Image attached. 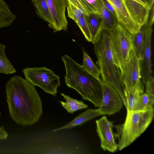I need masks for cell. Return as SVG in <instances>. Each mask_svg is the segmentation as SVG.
<instances>
[{"label": "cell", "instance_id": "cell-1", "mask_svg": "<svg viewBox=\"0 0 154 154\" xmlns=\"http://www.w3.org/2000/svg\"><path fill=\"white\" fill-rule=\"evenodd\" d=\"M10 115L16 123L29 125L38 122L42 112V102L35 86L20 75L6 84Z\"/></svg>", "mask_w": 154, "mask_h": 154}, {"label": "cell", "instance_id": "cell-2", "mask_svg": "<svg viewBox=\"0 0 154 154\" xmlns=\"http://www.w3.org/2000/svg\"><path fill=\"white\" fill-rule=\"evenodd\" d=\"M61 59L65 67L66 85L77 91L83 99L99 107L103 96L101 79L96 78L67 55H63Z\"/></svg>", "mask_w": 154, "mask_h": 154}, {"label": "cell", "instance_id": "cell-3", "mask_svg": "<svg viewBox=\"0 0 154 154\" xmlns=\"http://www.w3.org/2000/svg\"><path fill=\"white\" fill-rule=\"evenodd\" d=\"M93 44L102 80L117 91L126 108L125 87L123 83L121 72L118 66L112 49L110 32L102 29Z\"/></svg>", "mask_w": 154, "mask_h": 154}, {"label": "cell", "instance_id": "cell-4", "mask_svg": "<svg viewBox=\"0 0 154 154\" xmlns=\"http://www.w3.org/2000/svg\"><path fill=\"white\" fill-rule=\"evenodd\" d=\"M154 116V108L127 111L125 122L115 126L119 150L131 144L146 130L152 122Z\"/></svg>", "mask_w": 154, "mask_h": 154}, {"label": "cell", "instance_id": "cell-5", "mask_svg": "<svg viewBox=\"0 0 154 154\" xmlns=\"http://www.w3.org/2000/svg\"><path fill=\"white\" fill-rule=\"evenodd\" d=\"M110 37L114 56L122 76L130 51L133 48L132 35L118 23L110 32Z\"/></svg>", "mask_w": 154, "mask_h": 154}, {"label": "cell", "instance_id": "cell-6", "mask_svg": "<svg viewBox=\"0 0 154 154\" xmlns=\"http://www.w3.org/2000/svg\"><path fill=\"white\" fill-rule=\"evenodd\" d=\"M22 71L25 79L32 84L39 87L46 93L56 96L60 85V78L51 69L44 66L27 67Z\"/></svg>", "mask_w": 154, "mask_h": 154}, {"label": "cell", "instance_id": "cell-7", "mask_svg": "<svg viewBox=\"0 0 154 154\" xmlns=\"http://www.w3.org/2000/svg\"><path fill=\"white\" fill-rule=\"evenodd\" d=\"M103 92L102 102L98 109L103 115H110L119 112L122 108V100L117 91L101 80Z\"/></svg>", "mask_w": 154, "mask_h": 154}, {"label": "cell", "instance_id": "cell-8", "mask_svg": "<svg viewBox=\"0 0 154 154\" xmlns=\"http://www.w3.org/2000/svg\"><path fill=\"white\" fill-rule=\"evenodd\" d=\"M122 78L125 89L128 91L134 89L141 81L140 60L133 48L130 51Z\"/></svg>", "mask_w": 154, "mask_h": 154}, {"label": "cell", "instance_id": "cell-9", "mask_svg": "<svg viewBox=\"0 0 154 154\" xmlns=\"http://www.w3.org/2000/svg\"><path fill=\"white\" fill-rule=\"evenodd\" d=\"M96 131L100 137L101 147L104 150L111 152H116L118 149V144L116 141V136L112 128V123L103 116L96 121Z\"/></svg>", "mask_w": 154, "mask_h": 154}, {"label": "cell", "instance_id": "cell-10", "mask_svg": "<svg viewBox=\"0 0 154 154\" xmlns=\"http://www.w3.org/2000/svg\"><path fill=\"white\" fill-rule=\"evenodd\" d=\"M51 14V27L54 32L66 30L68 21L65 14L67 0H46Z\"/></svg>", "mask_w": 154, "mask_h": 154}, {"label": "cell", "instance_id": "cell-11", "mask_svg": "<svg viewBox=\"0 0 154 154\" xmlns=\"http://www.w3.org/2000/svg\"><path fill=\"white\" fill-rule=\"evenodd\" d=\"M114 8L118 23L132 35L137 33L140 27L129 13L124 0H107Z\"/></svg>", "mask_w": 154, "mask_h": 154}, {"label": "cell", "instance_id": "cell-12", "mask_svg": "<svg viewBox=\"0 0 154 154\" xmlns=\"http://www.w3.org/2000/svg\"><path fill=\"white\" fill-rule=\"evenodd\" d=\"M152 27H147L145 32L142 58L140 61L141 78L143 83L151 78V61Z\"/></svg>", "mask_w": 154, "mask_h": 154}, {"label": "cell", "instance_id": "cell-13", "mask_svg": "<svg viewBox=\"0 0 154 154\" xmlns=\"http://www.w3.org/2000/svg\"><path fill=\"white\" fill-rule=\"evenodd\" d=\"M130 15L138 25L140 27L147 23L150 9L133 0H124Z\"/></svg>", "mask_w": 154, "mask_h": 154}, {"label": "cell", "instance_id": "cell-14", "mask_svg": "<svg viewBox=\"0 0 154 154\" xmlns=\"http://www.w3.org/2000/svg\"><path fill=\"white\" fill-rule=\"evenodd\" d=\"M101 115H103V114L98 109H88L79 115L67 124L53 130V131L55 132L63 129L71 128L77 126H81L85 122Z\"/></svg>", "mask_w": 154, "mask_h": 154}, {"label": "cell", "instance_id": "cell-15", "mask_svg": "<svg viewBox=\"0 0 154 154\" xmlns=\"http://www.w3.org/2000/svg\"><path fill=\"white\" fill-rule=\"evenodd\" d=\"M96 4L101 20L100 28L111 32L118 23L116 18L105 8L102 0H97Z\"/></svg>", "mask_w": 154, "mask_h": 154}, {"label": "cell", "instance_id": "cell-16", "mask_svg": "<svg viewBox=\"0 0 154 154\" xmlns=\"http://www.w3.org/2000/svg\"><path fill=\"white\" fill-rule=\"evenodd\" d=\"M144 93V86L141 81L134 89L128 91L125 89V94L126 98L127 111L133 110L139 97Z\"/></svg>", "mask_w": 154, "mask_h": 154}, {"label": "cell", "instance_id": "cell-17", "mask_svg": "<svg viewBox=\"0 0 154 154\" xmlns=\"http://www.w3.org/2000/svg\"><path fill=\"white\" fill-rule=\"evenodd\" d=\"M4 0H0V28L10 26L17 18Z\"/></svg>", "mask_w": 154, "mask_h": 154}, {"label": "cell", "instance_id": "cell-18", "mask_svg": "<svg viewBox=\"0 0 154 154\" xmlns=\"http://www.w3.org/2000/svg\"><path fill=\"white\" fill-rule=\"evenodd\" d=\"M147 23L141 26L138 31L132 35L133 47L140 61L142 58L145 34L147 28Z\"/></svg>", "mask_w": 154, "mask_h": 154}, {"label": "cell", "instance_id": "cell-19", "mask_svg": "<svg viewBox=\"0 0 154 154\" xmlns=\"http://www.w3.org/2000/svg\"><path fill=\"white\" fill-rule=\"evenodd\" d=\"M61 95L65 100L66 101L60 100V102L62 107L69 113L72 114L75 112L86 109L88 107V105L82 100L73 99L63 93H61Z\"/></svg>", "mask_w": 154, "mask_h": 154}, {"label": "cell", "instance_id": "cell-20", "mask_svg": "<svg viewBox=\"0 0 154 154\" xmlns=\"http://www.w3.org/2000/svg\"><path fill=\"white\" fill-rule=\"evenodd\" d=\"M37 14L48 23L51 28L52 19L46 0H31Z\"/></svg>", "mask_w": 154, "mask_h": 154}, {"label": "cell", "instance_id": "cell-21", "mask_svg": "<svg viewBox=\"0 0 154 154\" xmlns=\"http://www.w3.org/2000/svg\"><path fill=\"white\" fill-rule=\"evenodd\" d=\"M5 45L0 44V73L5 74H13L16 70L6 56Z\"/></svg>", "mask_w": 154, "mask_h": 154}, {"label": "cell", "instance_id": "cell-22", "mask_svg": "<svg viewBox=\"0 0 154 154\" xmlns=\"http://www.w3.org/2000/svg\"><path fill=\"white\" fill-rule=\"evenodd\" d=\"M88 16L91 35V42L93 43L101 31L99 30L101 20L99 15L93 12L89 13Z\"/></svg>", "mask_w": 154, "mask_h": 154}, {"label": "cell", "instance_id": "cell-23", "mask_svg": "<svg viewBox=\"0 0 154 154\" xmlns=\"http://www.w3.org/2000/svg\"><path fill=\"white\" fill-rule=\"evenodd\" d=\"M83 61L82 66L96 78L100 80V69L95 65L84 50H83Z\"/></svg>", "mask_w": 154, "mask_h": 154}, {"label": "cell", "instance_id": "cell-24", "mask_svg": "<svg viewBox=\"0 0 154 154\" xmlns=\"http://www.w3.org/2000/svg\"><path fill=\"white\" fill-rule=\"evenodd\" d=\"M154 104V96L144 93L139 97L133 110H144L153 108Z\"/></svg>", "mask_w": 154, "mask_h": 154}, {"label": "cell", "instance_id": "cell-25", "mask_svg": "<svg viewBox=\"0 0 154 154\" xmlns=\"http://www.w3.org/2000/svg\"><path fill=\"white\" fill-rule=\"evenodd\" d=\"M88 15L84 14L79 18L76 23L88 42H91L92 38L90 28Z\"/></svg>", "mask_w": 154, "mask_h": 154}, {"label": "cell", "instance_id": "cell-26", "mask_svg": "<svg viewBox=\"0 0 154 154\" xmlns=\"http://www.w3.org/2000/svg\"><path fill=\"white\" fill-rule=\"evenodd\" d=\"M68 17L73 20L76 23L82 14H88L82 8L74 5L69 1H68L66 5Z\"/></svg>", "mask_w": 154, "mask_h": 154}, {"label": "cell", "instance_id": "cell-27", "mask_svg": "<svg viewBox=\"0 0 154 154\" xmlns=\"http://www.w3.org/2000/svg\"><path fill=\"white\" fill-rule=\"evenodd\" d=\"M76 6L82 8L85 12L88 14L93 12L84 0H67Z\"/></svg>", "mask_w": 154, "mask_h": 154}, {"label": "cell", "instance_id": "cell-28", "mask_svg": "<svg viewBox=\"0 0 154 154\" xmlns=\"http://www.w3.org/2000/svg\"><path fill=\"white\" fill-rule=\"evenodd\" d=\"M154 78L152 76L144 83L146 86V92L145 93L154 96Z\"/></svg>", "mask_w": 154, "mask_h": 154}, {"label": "cell", "instance_id": "cell-29", "mask_svg": "<svg viewBox=\"0 0 154 154\" xmlns=\"http://www.w3.org/2000/svg\"><path fill=\"white\" fill-rule=\"evenodd\" d=\"M88 5L92 12L99 15V13L97 5V0H84Z\"/></svg>", "mask_w": 154, "mask_h": 154}, {"label": "cell", "instance_id": "cell-30", "mask_svg": "<svg viewBox=\"0 0 154 154\" xmlns=\"http://www.w3.org/2000/svg\"><path fill=\"white\" fill-rule=\"evenodd\" d=\"M154 3H153L149 11V17L148 18V20L147 23V27H152L153 23L154 20Z\"/></svg>", "mask_w": 154, "mask_h": 154}, {"label": "cell", "instance_id": "cell-31", "mask_svg": "<svg viewBox=\"0 0 154 154\" xmlns=\"http://www.w3.org/2000/svg\"><path fill=\"white\" fill-rule=\"evenodd\" d=\"M105 8L116 18V14L112 6L107 0H102Z\"/></svg>", "mask_w": 154, "mask_h": 154}, {"label": "cell", "instance_id": "cell-32", "mask_svg": "<svg viewBox=\"0 0 154 154\" xmlns=\"http://www.w3.org/2000/svg\"><path fill=\"white\" fill-rule=\"evenodd\" d=\"M8 137V133L3 126L0 127V140L6 139Z\"/></svg>", "mask_w": 154, "mask_h": 154}, {"label": "cell", "instance_id": "cell-33", "mask_svg": "<svg viewBox=\"0 0 154 154\" xmlns=\"http://www.w3.org/2000/svg\"><path fill=\"white\" fill-rule=\"evenodd\" d=\"M146 1L150 9L152 3H154V0H146Z\"/></svg>", "mask_w": 154, "mask_h": 154}, {"label": "cell", "instance_id": "cell-34", "mask_svg": "<svg viewBox=\"0 0 154 154\" xmlns=\"http://www.w3.org/2000/svg\"><path fill=\"white\" fill-rule=\"evenodd\" d=\"M140 0L143 4L145 6H146L149 8V9H150L147 3L146 0Z\"/></svg>", "mask_w": 154, "mask_h": 154}]
</instances>
